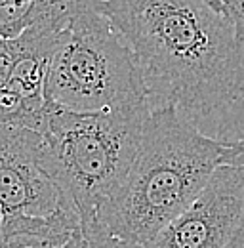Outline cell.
<instances>
[{"label":"cell","mask_w":244,"mask_h":248,"mask_svg":"<svg viewBox=\"0 0 244 248\" xmlns=\"http://www.w3.org/2000/svg\"><path fill=\"white\" fill-rule=\"evenodd\" d=\"M130 44L151 109L197 121L244 99V27L210 0H105Z\"/></svg>","instance_id":"cell-1"},{"label":"cell","mask_w":244,"mask_h":248,"mask_svg":"<svg viewBox=\"0 0 244 248\" xmlns=\"http://www.w3.org/2000/svg\"><path fill=\"white\" fill-rule=\"evenodd\" d=\"M243 151L244 140H215L174 107L152 109L137 155L93 229L143 247Z\"/></svg>","instance_id":"cell-2"},{"label":"cell","mask_w":244,"mask_h":248,"mask_svg":"<svg viewBox=\"0 0 244 248\" xmlns=\"http://www.w3.org/2000/svg\"><path fill=\"white\" fill-rule=\"evenodd\" d=\"M151 105L78 113L50 101L42 128L44 160L92 231L137 155Z\"/></svg>","instance_id":"cell-3"},{"label":"cell","mask_w":244,"mask_h":248,"mask_svg":"<svg viewBox=\"0 0 244 248\" xmlns=\"http://www.w3.org/2000/svg\"><path fill=\"white\" fill-rule=\"evenodd\" d=\"M46 97L78 113L149 105L137 60L103 2L80 12L63 31L50 62Z\"/></svg>","instance_id":"cell-4"},{"label":"cell","mask_w":244,"mask_h":248,"mask_svg":"<svg viewBox=\"0 0 244 248\" xmlns=\"http://www.w3.org/2000/svg\"><path fill=\"white\" fill-rule=\"evenodd\" d=\"M244 151L221 164L182 214L141 248H243Z\"/></svg>","instance_id":"cell-5"},{"label":"cell","mask_w":244,"mask_h":248,"mask_svg":"<svg viewBox=\"0 0 244 248\" xmlns=\"http://www.w3.org/2000/svg\"><path fill=\"white\" fill-rule=\"evenodd\" d=\"M67 27L36 23L15 38L0 42V124L42 132L52 56Z\"/></svg>","instance_id":"cell-6"},{"label":"cell","mask_w":244,"mask_h":248,"mask_svg":"<svg viewBox=\"0 0 244 248\" xmlns=\"http://www.w3.org/2000/svg\"><path fill=\"white\" fill-rule=\"evenodd\" d=\"M67 201L46 166L42 134L29 128L0 124L2 217L46 216Z\"/></svg>","instance_id":"cell-7"},{"label":"cell","mask_w":244,"mask_h":248,"mask_svg":"<svg viewBox=\"0 0 244 248\" xmlns=\"http://www.w3.org/2000/svg\"><path fill=\"white\" fill-rule=\"evenodd\" d=\"M80 231L82 219L67 201L46 216L2 217L0 248H69Z\"/></svg>","instance_id":"cell-8"},{"label":"cell","mask_w":244,"mask_h":248,"mask_svg":"<svg viewBox=\"0 0 244 248\" xmlns=\"http://www.w3.org/2000/svg\"><path fill=\"white\" fill-rule=\"evenodd\" d=\"M105 0H0V34L15 38L36 23H69L86 8Z\"/></svg>","instance_id":"cell-9"},{"label":"cell","mask_w":244,"mask_h":248,"mask_svg":"<svg viewBox=\"0 0 244 248\" xmlns=\"http://www.w3.org/2000/svg\"><path fill=\"white\" fill-rule=\"evenodd\" d=\"M69 248H141L137 245H130L126 241H122L119 237H113L109 233H103L99 229L93 231H80L75 241L69 245Z\"/></svg>","instance_id":"cell-10"},{"label":"cell","mask_w":244,"mask_h":248,"mask_svg":"<svg viewBox=\"0 0 244 248\" xmlns=\"http://www.w3.org/2000/svg\"><path fill=\"white\" fill-rule=\"evenodd\" d=\"M210 2H212L215 8H219L221 12H225V10H223V6H221V0H210Z\"/></svg>","instance_id":"cell-11"}]
</instances>
